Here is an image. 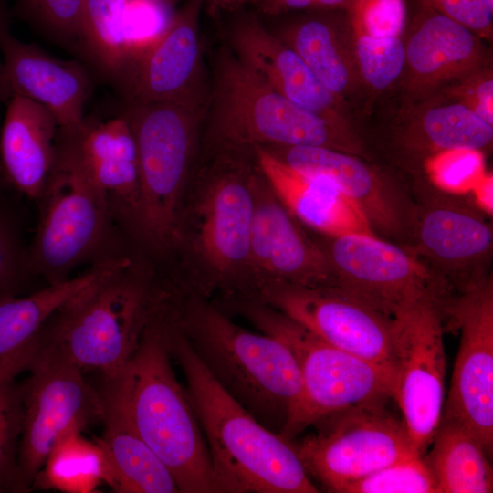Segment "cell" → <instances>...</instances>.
I'll return each mask as SVG.
<instances>
[{
	"instance_id": "obj_16",
	"label": "cell",
	"mask_w": 493,
	"mask_h": 493,
	"mask_svg": "<svg viewBox=\"0 0 493 493\" xmlns=\"http://www.w3.org/2000/svg\"><path fill=\"white\" fill-rule=\"evenodd\" d=\"M329 344L393 371V319L336 286L273 284L254 296Z\"/></svg>"
},
{
	"instance_id": "obj_5",
	"label": "cell",
	"mask_w": 493,
	"mask_h": 493,
	"mask_svg": "<svg viewBox=\"0 0 493 493\" xmlns=\"http://www.w3.org/2000/svg\"><path fill=\"white\" fill-rule=\"evenodd\" d=\"M158 279L129 257L110 266L46 321L37 338V357L64 360L84 371L115 376L139 345L149 320Z\"/></svg>"
},
{
	"instance_id": "obj_8",
	"label": "cell",
	"mask_w": 493,
	"mask_h": 493,
	"mask_svg": "<svg viewBox=\"0 0 493 493\" xmlns=\"http://www.w3.org/2000/svg\"><path fill=\"white\" fill-rule=\"evenodd\" d=\"M205 110L173 101L125 104L141 180L139 236L170 253L184 198L197 163Z\"/></svg>"
},
{
	"instance_id": "obj_15",
	"label": "cell",
	"mask_w": 493,
	"mask_h": 493,
	"mask_svg": "<svg viewBox=\"0 0 493 493\" xmlns=\"http://www.w3.org/2000/svg\"><path fill=\"white\" fill-rule=\"evenodd\" d=\"M460 330V345L442 419L462 425L493 447V279L491 273L457 294L445 320Z\"/></svg>"
},
{
	"instance_id": "obj_21",
	"label": "cell",
	"mask_w": 493,
	"mask_h": 493,
	"mask_svg": "<svg viewBox=\"0 0 493 493\" xmlns=\"http://www.w3.org/2000/svg\"><path fill=\"white\" fill-rule=\"evenodd\" d=\"M236 57L276 91L330 121L354 127L346 101L330 92L305 61L253 15L236 19L226 43Z\"/></svg>"
},
{
	"instance_id": "obj_6",
	"label": "cell",
	"mask_w": 493,
	"mask_h": 493,
	"mask_svg": "<svg viewBox=\"0 0 493 493\" xmlns=\"http://www.w3.org/2000/svg\"><path fill=\"white\" fill-rule=\"evenodd\" d=\"M203 122L199 155L264 145L316 146L367 158L355 127L330 121L288 100L221 46Z\"/></svg>"
},
{
	"instance_id": "obj_31",
	"label": "cell",
	"mask_w": 493,
	"mask_h": 493,
	"mask_svg": "<svg viewBox=\"0 0 493 493\" xmlns=\"http://www.w3.org/2000/svg\"><path fill=\"white\" fill-rule=\"evenodd\" d=\"M125 0H84L77 56L93 76L121 92L130 67Z\"/></svg>"
},
{
	"instance_id": "obj_46",
	"label": "cell",
	"mask_w": 493,
	"mask_h": 493,
	"mask_svg": "<svg viewBox=\"0 0 493 493\" xmlns=\"http://www.w3.org/2000/svg\"><path fill=\"white\" fill-rule=\"evenodd\" d=\"M9 99H10V96L5 90V87L3 86L1 79H0V105L3 103H6L9 100ZM0 179L5 180L3 171H2L1 162H0Z\"/></svg>"
},
{
	"instance_id": "obj_39",
	"label": "cell",
	"mask_w": 493,
	"mask_h": 493,
	"mask_svg": "<svg viewBox=\"0 0 493 493\" xmlns=\"http://www.w3.org/2000/svg\"><path fill=\"white\" fill-rule=\"evenodd\" d=\"M347 14L352 36L397 37L405 26L404 0H355Z\"/></svg>"
},
{
	"instance_id": "obj_11",
	"label": "cell",
	"mask_w": 493,
	"mask_h": 493,
	"mask_svg": "<svg viewBox=\"0 0 493 493\" xmlns=\"http://www.w3.org/2000/svg\"><path fill=\"white\" fill-rule=\"evenodd\" d=\"M316 432L293 443L308 474L330 492L417 453L403 420L383 407H362L328 415Z\"/></svg>"
},
{
	"instance_id": "obj_28",
	"label": "cell",
	"mask_w": 493,
	"mask_h": 493,
	"mask_svg": "<svg viewBox=\"0 0 493 493\" xmlns=\"http://www.w3.org/2000/svg\"><path fill=\"white\" fill-rule=\"evenodd\" d=\"M493 125L459 101L427 107L401 125L392 137L398 156L413 169L439 152L454 149L484 152L492 144Z\"/></svg>"
},
{
	"instance_id": "obj_49",
	"label": "cell",
	"mask_w": 493,
	"mask_h": 493,
	"mask_svg": "<svg viewBox=\"0 0 493 493\" xmlns=\"http://www.w3.org/2000/svg\"><path fill=\"white\" fill-rule=\"evenodd\" d=\"M165 1L173 5V3H175L176 1H179V0H165Z\"/></svg>"
},
{
	"instance_id": "obj_30",
	"label": "cell",
	"mask_w": 493,
	"mask_h": 493,
	"mask_svg": "<svg viewBox=\"0 0 493 493\" xmlns=\"http://www.w3.org/2000/svg\"><path fill=\"white\" fill-rule=\"evenodd\" d=\"M424 458L436 485V493H489L493 471L477 437L453 421L440 419Z\"/></svg>"
},
{
	"instance_id": "obj_1",
	"label": "cell",
	"mask_w": 493,
	"mask_h": 493,
	"mask_svg": "<svg viewBox=\"0 0 493 493\" xmlns=\"http://www.w3.org/2000/svg\"><path fill=\"white\" fill-rule=\"evenodd\" d=\"M260 171L254 147L199 156L188 184L170 253L183 288L219 300L249 290L248 255L254 184Z\"/></svg>"
},
{
	"instance_id": "obj_38",
	"label": "cell",
	"mask_w": 493,
	"mask_h": 493,
	"mask_svg": "<svg viewBox=\"0 0 493 493\" xmlns=\"http://www.w3.org/2000/svg\"><path fill=\"white\" fill-rule=\"evenodd\" d=\"M173 15L172 4L165 0H125L128 73L132 64L163 34Z\"/></svg>"
},
{
	"instance_id": "obj_14",
	"label": "cell",
	"mask_w": 493,
	"mask_h": 493,
	"mask_svg": "<svg viewBox=\"0 0 493 493\" xmlns=\"http://www.w3.org/2000/svg\"><path fill=\"white\" fill-rule=\"evenodd\" d=\"M393 319V398L414 447L423 456L438 427L445 402V315L440 307L419 302Z\"/></svg>"
},
{
	"instance_id": "obj_17",
	"label": "cell",
	"mask_w": 493,
	"mask_h": 493,
	"mask_svg": "<svg viewBox=\"0 0 493 493\" xmlns=\"http://www.w3.org/2000/svg\"><path fill=\"white\" fill-rule=\"evenodd\" d=\"M277 160L333 184L363 214L373 233L404 246L413 220V189L359 155L325 147L259 146Z\"/></svg>"
},
{
	"instance_id": "obj_23",
	"label": "cell",
	"mask_w": 493,
	"mask_h": 493,
	"mask_svg": "<svg viewBox=\"0 0 493 493\" xmlns=\"http://www.w3.org/2000/svg\"><path fill=\"white\" fill-rule=\"evenodd\" d=\"M482 39L460 23L423 6L404 42V84L409 93L425 99L487 67Z\"/></svg>"
},
{
	"instance_id": "obj_24",
	"label": "cell",
	"mask_w": 493,
	"mask_h": 493,
	"mask_svg": "<svg viewBox=\"0 0 493 493\" xmlns=\"http://www.w3.org/2000/svg\"><path fill=\"white\" fill-rule=\"evenodd\" d=\"M271 32L292 48L330 92L344 100L362 84L346 11L307 10Z\"/></svg>"
},
{
	"instance_id": "obj_2",
	"label": "cell",
	"mask_w": 493,
	"mask_h": 493,
	"mask_svg": "<svg viewBox=\"0 0 493 493\" xmlns=\"http://www.w3.org/2000/svg\"><path fill=\"white\" fill-rule=\"evenodd\" d=\"M159 318L211 459L217 493H316L292 441L259 423L213 377L170 307Z\"/></svg>"
},
{
	"instance_id": "obj_26",
	"label": "cell",
	"mask_w": 493,
	"mask_h": 493,
	"mask_svg": "<svg viewBox=\"0 0 493 493\" xmlns=\"http://www.w3.org/2000/svg\"><path fill=\"white\" fill-rule=\"evenodd\" d=\"M258 164L274 192L302 224L322 236H375L361 210L326 180L303 173L254 146Z\"/></svg>"
},
{
	"instance_id": "obj_10",
	"label": "cell",
	"mask_w": 493,
	"mask_h": 493,
	"mask_svg": "<svg viewBox=\"0 0 493 493\" xmlns=\"http://www.w3.org/2000/svg\"><path fill=\"white\" fill-rule=\"evenodd\" d=\"M334 286L393 318L419 302L446 307L456 296L449 284L407 247L375 236H323L318 240Z\"/></svg>"
},
{
	"instance_id": "obj_3",
	"label": "cell",
	"mask_w": 493,
	"mask_h": 493,
	"mask_svg": "<svg viewBox=\"0 0 493 493\" xmlns=\"http://www.w3.org/2000/svg\"><path fill=\"white\" fill-rule=\"evenodd\" d=\"M171 359L155 297L135 351L115 376L102 380L104 405L121 414L166 465L180 492H216L206 442Z\"/></svg>"
},
{
	"instance_id": "obj_4",
	"label": "cell",
	"mask_w": 493,
	"mask_h": 493,
	"mask_svg": "<svg viewBox=\"0 0 493 493\" xmlns=\"http://www.w3.org/2000/svg\"><path fill=\"white\" fill-rule=\"evenodd\" d=\"M170 299L181 330L213 377L259 423L279 434L301 386L289 347L239 326L212 299L173 279Z\"/></svg>"
},
{
	"instance_id": "obj_43",
	"label": "cell",
	"mask_w": 493,
	"mask_h": 493,
	"mask_svg": "<svg viewBox=\"0 0 493 493\" xmlns=\"http://www.w3.org/2000/svg\"><path fill=\"white\" fill-rule=\"evenodd\" d=\"M254 3L261 13L277 16L289 11L311 10L313 0H256Z\"/></svg>"
},
{
	"instance_id": "obj_19",
	"label": "cell",
	"mask_w": 493,
	"mask_h": 493,
	"mask_svg": "<svg viewBox=\"0 0 493 493\" xmlns=\"http://www.w3.org/2000/svg\"><path fill=\"white\" fill-rule=\"evenodd\" d=\"M204 0H188L160 38L131 67L121 95L125 104L173 101L205 110L206 82L199 17Z\"/></svg>"
},
{
	"instance_id": "obj_45",
	"label": "cell",
	"mask_w": 493,
	"mask_h": 493,
	"mask_svg": "<svg viewBox=\"0 0 493 493\" xmlns=\"http://www.w3.org/2000/svg\"><path fill=\"white\" fill-rule=\"evenodd\" d=\"M208 3L215 9L231 10L237 8L248 2L256 0H207Z\"/></svg>"
},
{
	"instance_id": "obj_41",
	"label": "cell",
	"mask_w": 493,
	"mask_h": 493,
	"mask_svg": "<svg viewBox=\"0 0 493 493\" xmlns=\"http://www.w3.org/2000/svg\"><path fill=\"white\" fill-rule=\"evenodd\" d=\"M441 90L493 125V78L489 68H480Z\"/></svg>"
},
{
	"instance_id": "obj_13",
	"label": "cell",
	"mask_w": 493,
	"mask_h": 493,
	"mask_svg": "<svg viewBox=\"0 0 493 493\" xmlns=\"http://www.w3.org/2000/svg\"><path fill=\"white\" fill-rule=\"evenodd\" d=\"M21 383L22 431L19 467L26 492L54 446L68 434L102 423L105 408L100 390L83 372L64 360L38 357Z\"/></svg>"
},
{
	"instance_id": "obj_35",
	"label": "cell",
	"mask_w": 493,
	"mask_h": 493,
	"mask_svg": "<svg viewBox=\"0 0 493 493\" xmlns=\"http://www.w3.org/2000/svg\"><path fill=\"white\" fill-rule=\"evenodd\" d=\"M338 493H436V485L423 455L394 462L350 482Z\"/></svg>"
},
{
	"instance_id": "obj_44",
	"label": "cell",
	"mask_w": 493,
	"mask_h": 493,
	"mask_svg": "<svg viewBox=\"0 0 493 493\" xmlns=\"http://www.w3.org/2000/svg\"><path fill=\"white\" fill-rule=\"evenodd\" d=\"M472 200L488 215L493 212V178L492 174L484 173L472 191Z\"/></svg>"
},
{
	"instance_id": "obj_47",
	"label": "cell",
	"mask_w": 493,
	"mask_h": 493,
	"mask_svg": "<svg viewBox=\"0 0 493 493\" xmlns=\"http://www.w3.org/2000/svg\"><path fill=\"white\" fill-rule=\"evenodd\" d=\"M5 377H16V375L14 374V372H12L10 370L0 366V379Z\"/></svg>"
},
{
	"instance_id": "obj_48",
	"label": "cell",
	"mask_w": 493,
	"mask_h": 493,
	"mask_svg": "<svg viewBox=\"0 0 493 493\" xmlns=\"http://www.w3.org/2000/svg\"><path fill=\"white\" fill-rule=\"evenodd\" d=\"M485 1L487 3L488 6L489 7V9L491 11H493V0H485Z\"/></svg>"
},
{
	"instance_id": "obj_32",
	"label": "cell",
	"mask_w": 493,
	"mask_h": 493,
	"mask_svg": "<svg viewBox=\"0 0 493 493\" xmlns=\"http://www.w3.org/2000/svg\"><path fill=\"white\" fill-rule=\"evenodd\" d=\"M103 483H108V470L102 448L96 440L75 431L54 446L35 477L33 489L91 493Z\"/></svg>"
},
{
	"instance_id": "obj_29",
	"label": "cell",
	"mask_w": 493,
	"mask_h": 493,
	"mask_svg": "<svg viewBox=\"0 0 493 493\" xmlns=\"http://www.w3.org/2000/svg\"><path fill=\"white\" fill-rule=\"evenodd\" d=\"M104 408L103 432L96 441L105 456L107 485L118 493L180 492L169 468L125 418Z\"/></svg>"
},
{
	"instance_id": "obj_27",
	"label": "cell",
	"mask_w": 493,
	"mask_h": 493,
	"mask_svg": "<svg viewBox=\"0 0 493 493\" xmlns=\"http://www.w3.org/2000/svg\"><path fill=\"white\" fill-rule=\"evenodd\" d=\"M112 257L95 263L83 274L48 284L30 295L0 302V366L16 375L27 371L40 330L50 316L100 277Z\"/></svg>"
},
{
	"instance_id": "obj_37",
	"label": "cell",
	"mask_w": 493,
	"mask_h": 493,
	"mask_svg": "<svg viewBox=\"0 0 493 493\" xmlns=\"http://www.w3.org/2000/svg\"><path fill=\"white\" fill-rule=\"evenodd\" d=\"M427 181L441 191L465 195L484 174L483 152L472 149L448 150L424 163Z\"/></svg>"
},
{
	"instance_id": "obj_33",
	"label": "cell",
	"mask_w": 493,
	"mask_h": 493,
	"mask_svg": "<svg viewBox=\"0 0 493 493\" xmlns=\"http://www.w3.org/2000/svg\"><path fill=\"white\" fill-rule=\"evenodd\" d=\"M84 0H15L12 17L26 22L47 39L77 55Z\"/></svg>"
},
{
	"instance_id": "obj_7",
	"label": "cell",
	"mask_w": 493,
	"mask_h": 493,
	"mask_svg": "<svg viewBox=\"0 0 493 493\" xmlns=\"http://www.w3.org/2000/svg\"><path fill=\"white\" fill-rule=\"evenodd\" d=\"M226 309L261 332L286 343L299 367L301 386L279 435L292 441L332 414L383 407L393 398V371L336 348L282 312L254 298L229 300Z\"/></svg>"
},
{
	"instance_id": "obj_22",
	"label": "cell",
	"mask_w": 493,
	"mask_h": 493,
	"mask_svg": "<svg viewBox=\"0 0 493 493\" xmlns=\"http://www.w3.org/2000/svg\"><path fill=\"white\" fill-rule=\"evenodd\" d=\"M59 131L69 139L88 173L105 194L111 215L119 216L138 237L142 204L138 152L123 112L103 121L85 117L79 129Z\"/></svg>"
},
{
	"instance_id": "obj_36",
	"label": "cell",
	"mask_w": 493,
	"mask_h": 493,
	"mask_svg": "<svg viewBox=\"0 0 493 493\" xmlns=\"http://www.w3.org/2000/svg\"><path fill=\"white\" fill-rule=\"evenodd\" d=\"M357 66L362 84L383 91L404 72L405 46L402 37L373 39L352 36Z\"/></svg>"
},
{
	"instance_id": "obj_20",
	"label": "cell",
	"mask_w": 493,
	"mask_h": 493,
	"mask_svg": "<svg viewBox=\"0 0 493 493\" xmlns=\"http://www.w3.org/2000/svg\"><path fill=\"white\" fill-rule=\"evenodd\" d=\"M6 0H0L1 81L9 96L30 99L52 112L59 130L83 123L93 75L81 61L57 58L35 44L16 38Z\"/></svg>"
},
{
	"instance_id": "obj_9",
	"label": "cell",
	"mask_w": 493,
	"mask_h": 493,
	"mask_svg": "<svg viewBox=\"0 0 493 493\" xmlns=\"http://www.w3.org/2000/svg\"><path fill=\"white\" fill-rule=\"evenodd\" d=\"M37 200L40 215L29 268L47 284L59 283L99 251L112 215L105 194L59 131L55 161Z\"/></svg>"
},
{
	"instance_id": "obj_25",
	"label": "cell",
	"mask_w": 493,
	"mask_h": 493,
	"mask_svg": "<svg viewBox=\"0 0 493 493\" xmlns=\"http://www.w3.org/2000/svg\"><path fill=\"white\" fill-rule=\"evenodd\" d=\"M5 104L0 128L4 178L37 200L55 161L59 126L50 110L30 99L13 95Z\"/></svg>"
},
{
	"instance_id": "obj_40",
	"label": "cell",
	"mask_w": 493,
	"mask_h": 493,
	"mask_svg": "<svg viewBox=\"0 0 493 493\" xmlns=\"http://www.w3.org/2000/svg\"><path fill=\"white\" fill-rule=\"evenodd\" d=\"M28 256L22 253L9 224L0 216V302L20 296Z\"/></svg>"
},
{
	"instance_id": "obj_18",
	"label": "cell",
	"mask_w": 493,
	"mask_h": 493,
	"mask_svg": "<svg viewBox=\"0 0 493 493\" xmlns=\"http://www.w3.org/2000/svg\"><path fill=\"white\" fill-rule=\"evenodd\" d=\"M260 167V166H259ZM274 192L261 168L254 184V211L249 240L247 298L273 284L334 286L328 257L318 240Z\"/></svg>"
},
{
	"instance_id": "obj_12",
	"label": "cell",
	"mask_w": 493,
	"mask_h": 493,
	"mask_svg": "<svg viewBox=\"0 0 493 493\" xmlns=\"http://www.w3.org/2000/svg\"><path fill=\"white\" fill-rule=\"evenodd\" d=\"M417 181L413 187L414 213L404 246L457 295L490 274L492 226L472 199Z\"/></svg>"
},
{
	"instance_id": "obj_42",
	"label": "cell",
	"mask_w": 493,
	"mask_h": 493,
	"mask_svg": "<svg viewBox=\"0 0 493 493\" xmlns=\"http://www.w3.org/2000/svg\"><path fill=\"white\" fill-rule=\"evenodd\" d=\"M420 4L465 26L483 39H491L493 11L485 0H418Z\"/></svg>"
},
{
	"instance_id": "obj_50",
	"label": "cell",
	"mask_w": 493,
	"mask_h": 493,
	"mask_svg": "<svg viewBox=\"0 0 493 493\" xmlns=\"http://www.w3.org/2000/svg\"><path fill=\"white\" fill-rule=\"evenodd\" d=\"M0 70H1V63H0Z\"/></svg>"
},
{
	"instance_id": "obj_34",
	"label": "cell",
	"mask_w": 493,
	"mask_h": 493,
	"mask_svg": "<svg viewBox=\"0 0 493 493\" xmlns=\"http://www.w3.org/2000/svg\"><path fill=\"white\" fill-rule=\"evenodd\" d=\"M22 404L16 377L0 379V493H26L19 467Z\"/></svg>"
}]
</instances>
